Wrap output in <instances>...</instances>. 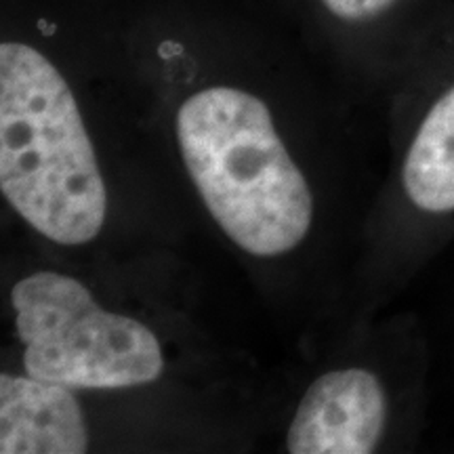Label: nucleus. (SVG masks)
Listing matches in <instances>:
<instances>
[{
    "label": "nucleus",
    "mask_w": 454,
    "mask_h": 454,
    "mask_svg": "<svg viewBox=\"0 0 454 454\" xmlns=\"http://www.w3.org/2000/svg\"><path fill=\"white\" fill-rule=\"evenodd\" d=\"M0 190L44 238L87 244L107 194L81 110L59 70L21 43L0 47Z\"/></svg>",
    "instance_id": "1"
},
{
    "label": "nucleus",
    "mask_w": 454,
    "mask_h": 454,
    "mask_svg": "<svg viewBox=\"0 0 454 454\" xmlns=\"http://www.w3.org/2000/svg\"><path fill=\"white\" fill-rule=\"evenodd\" d=\"M177 139L204 204L238 247L278 257L308 236V181L259 98L231 87L192 95L179 107Z\"/></svg>",
    "instance_id": "2"
},
{
    "label": "nucleus",
    "mask_w": 454,
    "mask_h": 454,
    "mask_svg": "<svg viewBox=\"0 0 454 454\" xmlns=\"http://www.w3.org/2000/svg\"><path fill=\"white\" fill-rule=\"evenodd\" d=\"M11 303L30 377L70 389H122L164 371L156 334L101 309L76 278L38 271L15 284Z\"/></svg>",
    "instance_id": "3"
},
{
    "label": "nucleus",
    "mask_w": 454,
    "mask_h": 454,
    "mask_svg": "<svg viewBox=\"0 0 454 454\" xmlns=\"http://www.w3.org/2000/svg\"><path fill=\"white\" fill-rule=\"evenodd\" d=\"M387 419L379 379L362 368L322 374L294 412L286 446L293 454H368Z\"/></svg>",
    "instance_id": "4"
},
{
    "label": "nucleus",
    "mask_w": 454,
    "mask_h": 454,
    "mask_svg": "<svg viewBox=\"0 0 454 454\" xmlns=\"http://www.w3.org/2000/svg\"><path fill=\"white\" fill-rule=\"evenodd\" d=\"M89 431L66 385L0 374V452L82 454Z\"/></svg>",
    "instance_id": "5"
},
{
    "label": "nucleus",
    "mask_w": 454,
    "mask_h": 454,
    "mask_svg": "<svg viewBox=\"0 0 454 454\" xmlns=\"http://www.w3.org/2000/svg\"><path fill=\"white\" fill-rule=\"evenodd\" d=\"M402 179L411 202L421 211H454V84L414 135Z\"/></svg>",
    "instance_id": "6"
},
{
    "label": "nucleus",
    "mask_w": 454,
    "mask_h": 454,
    "mask_svg": "<svg viewBox=\"0 0 454 454\" xmlns=\"http://www.w3.org/2000/svg\"><path fill=\"white\" fill-rule=\"evenodd\" d=\"M333 15L345 21H371L395 7L397 0H322Z\"/></svg>",
    "instance_id": "7"
}]
</instances>
